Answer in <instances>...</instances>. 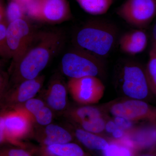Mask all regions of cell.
I'll list each match as a JSON object with an SVG mask.
<instances>
[{
  "mask_svg": "<svg viewBox=\"0 0 156 156\" xmlns=\"http://www.w3.org/2000/svg\"><path fill=\"white\" fill-rule=\"evenodd\" d=\"M64 32L58 29L37 31L21 59L12 68L9 88L40 76L65 42Z\"/></svg>",
  "mask_w": 156,
  "mask_h": 156,
  "instance_id": "6da1fadb",
  "label": "cell"
},
{
  "mask_svg": "<svg viewBox=\"0 0 156 156\" xmlns=\"http://www.w3.org/2000/svg\"><path fill=\"white\" fill-rule=\"evenodd\" d=\"M117 28L105 21L93 20L85 23L75 34L76 48L102 58L108 55L115 44Z\"/></svg>",
  "mask_w": 156,
  "mask_h": 156,
  "instance_id": "7a4b0ae2",
  "label": "cell"
},
{
  "mask_svg": "<svg viewBox=\"0 0 156 156\" xmlns=\"http://www.w3.org/2000/svg\"><path fill=\"white\" fill-rule=\"evenodd\" d=\"M61 67L62 73L70 79L97 77L103 70V62L100 58L77 48L63 55Z\"/></svg>",
  "mask_w": 156,
  "mask_h": 156,
  "instance_id": "3957f363",
  "label": "cell"
},
{
  "mask_svg": "<svg viewBox=\"0 0 156 156\" xmlns=\"http://www.w3.org/2000/svg\"><path fill=\"white\" fill-rule=\"evenodd\" d=\"M33 119L21 107L5 110L0 118V141L15 142L29 135L33 129Z\"/></svg>",
  "mask_w": 156,
  "mask_h": 156,
  "instance_id": "277c9868",
  "label": "cell"
},
{
  "mask_svg": "<svg viewBox=\"0 0 156 156\" xmlns=\"http://www.w3.org/2000/svg\"><path fill=\"white\" fill-rule=\"evenodd\" d=\"M37 31L27 18L17 20L9 23L7 38L8 46L12 55L11 68L23 56Z\"/></svg>",
  "mask_w": 156,
  "mask_h": 156,
  "instance_id": "5b68a950",
  "label": "cell"
},
{
  "mask_svg": "<svg viewBox=\"0 0 156 156\" xmlns=\"http://www.w3.org/2000/svg\"><path fill=\"white\" fill-rule=\"evenodd\" d=\"M67 89L73 100L83 105L97 103L102 98L105 87L102 81L95 76L70 79Z\"/></svg>",
  "mask_w": 156,
  "mask_h": 156,
  "instance_id": "8992f818",
  "label": "cell"
},
{
  "mask_svg": "<svg viewBox=\"0 0 156 156\" xmlns=\"http://www.w3.org/2000/svg\"><path fill=\"white\" fill-rule=\"evenodd\" d=\"M117 14L128 24L142 28L148 25L156 15L155 0H126Z\"/></svg>",
  "mask_w": 156,
  "mask_h": 156,
  "instance_id": "52a82bcc",
  "label": "cell"
},
{
  "mask_svg": "<svg viewBox=\"0 0 156 156\" xmlns=\"http://www.w3.org/2000/svg\"><path fill=\"white\" fill-rule=\"evenodd\" d=\"M122 89L123 93L131 99L143 100L151 92L145 69L139 65L129 62L122 71Z\"/></svg>",
  "mask_w": 156,
  "mask_h": 156,
  "instance_id": "ba28073f",
  "label": "cell"
},
{
  "mask_svg": "<svg viewBox=\"0 0 156 156\" xmlns=\"http://www.w3.org/2000/svg\"><path fill=\"white\" fill-rule=\"evenodd\" d=\"M114 116L123 117L133 122L143 121L156 126V107L143 100L131 99L113 102L109 105Z\"/></svg>",
  "mask_w": 156,
  "mask_h": 156,
  "instance_id": "9c48e42d",
  "label": "cell"
},
{
  "mask_svg": "<svg viewBox=\"0 0 156 156\" xmlns=\"http://www.w3.org/2000/svg\"><path fill=\"white\" fill-rule=\"evenodd\" d=\"M44 81V76L40 75L8 88L1 95L4 109L18 107L34 98L42 88Z\"/></svg>",
  "mask_w": 156,
  "mask_h": 156,
  "instance_id": "30bf717a",
  "label": "cell"
},
{
  "mask_svg": "<svg viewBox=\"0 0 156 156\" xmlns=\"http://www.w3.org/2000/svg\"><path fill=\"white\" fill-rule=\"evenodd\" d=\"M39 21L49 24H58L72 17L68 0H40Z\"/></svg>",
  "mask_w": 156,
  "mask_h": 156,
  "instance_id": "8fae6325",
  "label": "cell"
},
{
  "mask_svg": "<svg viewBox=\"0 0 156 156\" xmlns=\"http://www.w3.org/2000/svg\"><path fill=\"white\" fill-rule=\"evenodd\" d=\"M126 137L137 150L156 149V126L148 123L147 125L133 128L127 132Z\"/></svg>",
  "mask_w": 156,
  "mask_h": 156,
  "instance_id": "7c38bea8",
  "label": "cell"
},
{
  "mask_svg": "<svg viewBox=\"0 0 156 156\" xmlns=\"http://www.w3.org/2000/svg\"><path fill=\"white\" fill-rule=\"evenodd\" d=\"M67 88L61 79H53L45 93L46 104L52 110L64 111L67 105Z\"/></svg>",
  "mask_w": 156,
  "mask_h": 156,
  "instance_id": "4fadbf2b",
  "label": "cell"
},
{
  "mask_svg": "<svg viewBox=\"0 0 156 156\" xmlns=\"http://www.w3.org/2000/svg\"><path fill=\"white\" fill-rule=\"evenodd\" d=\"M147 44V36L144 31L140 30L124 34L119 41L121 50L131 55L142 53L145 50Z\"/></svg>",
  "mask_w": 156,
  "mask_h": 156,
  "instance_id": "5bb4252c",
  "label": "cell"
},
{
  "mask_svg": "<svg viewBox=\"0 0 156 156\" xmlns=\"http://www.w3.org/2000/svg\"><path fill=\"white\" fill-rule=\"evenodd\" d=\"M18 107L22 108L25 110L33 118L34 122L39 125L47 126L52 122V110L40 99L32 98Z\"/></svg>",
  "mask_w": 156,
  "mask_h": 156,
  "instance_id": "9a60e30c",
  "label": "cell"
},
{
  "mask_svg": "<svg viewBox=\"0 0 156 156\" xmlns=\"http://www.w3.org/2000/svg\"><path fill=\"white\" fill-rule=\"evenodd\" d=\"M45 126L42 142L46 146L68 143L72 140V134L61 126L51 124Z\"/></svg>",
  "mask_w": 156,
  "mask_h": 156,
  "instance_id": "2e32d148",
  "label": "cell"
},
{
  "mask_svg": "<svg viewBox=\"0 0 156 156\" xmlns=\"http://www.w3.org/2000/svg\"><path fill=\"white\" fill-rule=\"evenodd\" d=\"M74 133L78 140L90 149L103 151L106 149L109 144V142L102 136L82 128L76 129Z\"/></svg>",
  "mask_w": 156,
  "mask_h": 156,
  "instance_id": "e0dca14e",
  "label": "cell"
},
{
  "mask_svg": "<svg viewBox=\"0 0 156 156\" xmlns=\"http://www.w3.org/2000/svg\"><path fill=\"white\" fill-rule=\"evenodd\" d=\"M66 115L74 122L80 124L103 117V112L99 107L85 105L70 110Z\"/></svg>",
  "mask_w": 156,
  "mask_h": 156,
  "instance_id": "ac0fdd59",
  "label": "cell"
},
{
  "mask_svg": "<svg viewBox=\"0 0 156 156\" xmlns=\"http://www.w3.org/2000/svg\"><path fill=\"white\" fill-rule=\"evenodd\" d=\"M47 152L55 156H89L76 144L68 143L47 147Z\"/></svg>",
  "mask_w": 156,
  "mask_h": 156,
  "instance_id": "d6986e66",
  "label": "cell"
},
{
  "mask_svg": "<svg viewBox=\"0 0 156 156\" xmlns=\"http://www.w3.org/2000/svg\"><path fill=\"white\" fill-rule=\"evenodd\" d=\"M85 12L93 15L105 14L110 8L113 0H76Z\"/></svg>",
  "mask_w": 156,
  "mask_h": 156,
  "instance_id": "ffe728a7",
  "label": "cell"
},
{
  "mask_svg": "<svg viewBox=\"0 0 156 156\" xmlns=\"http://www.w3.org/2000/svg\"><path fill=\"white\" fill-rule=\"evenodd\" d=\"M146 76L151 92L156 97V47L152 46L145 69Z\"/></svg>",
  "mask_w": 156,
  "mask_h": 156,
  "instance_id": "44dd1931",
  "label": "cell"
},
{
  "mask_svg": "<svg viewBox=\"0 0 156 156\" xmlns=\"http://www.w3.org/2000/svg\"><path fill=\"white\" fill-rule=\"evenodd\" d=\"M25 5L18 0H11L6 7V16L9 24L17 20L26 19Z\"/></svg>",
  "mask_w": 156,
  "mask_h": 156,
  "instance_id": "7402d4cb",
  "label": "cell"
},
{
  "mask_svg": "<svg viewBox=\"0 0 156 156\" xmlns=\"http://www.w3.org/2000/svg\"><path fill=\"white\" fill-rule=\"evenodd\" d=\"M9 23L7 18L0 20V55L5 58H12L7 42V34Z\"/></svg>",
  "mask_w": 156,
  "mask_h": 156,
  "instance_id": "603a6c76",
  "label": "cell"
},
{
  "mask_svg": "<svg viewBox=\"0 0 156 156\" xmlns=\"http://www.w3.org/2000/svg\"><path fill=\"white\" fill-rule=\"evenodd\" d=\"M106 123V120L105 119L104 117H102L89 122L80 123L79 125L82 129L98 134L105 131Z\"/></svg>",
  "mask_w": 156,
  "mask_h": 156,
  "instance_id": "cb8c5ba5",
  "label": "cell"
},
{
  "mask_svg": "<svg viewBox=\"0 0 156 156\" xmlns=\"http://www.w3.org/2000/svg\"><path fill=\"white\" fill-rule=\"evenodd\" d=\"M114 121L118 128L125 130L126 132L130 131L134 127V122L122 117L115 116Z\"/></svg>",
  "mask_w": 156,
  "mask_h": 156,
  "instance_id": "d4e9b609",
  "label": "cell"
},
{
  "mask_svg": "<svg viewBox=\"0 0 156 156\" xmlns=\"http://www.w3.org/2000/svg\"><path fill=\"white\" fill-rule=\"evenodd\" d=\"M120 146L119 140H112L110 141L108 146L106 149L102 151L103 156H117Z\"/></svg>",
  "mask_w": 156,
  "mask_h": 156,
  "instance_id": "484cf974",
  "label": "cell"
},
{
  "mask_svg": "<svg viewBox=\"0 0 156 156\" xmlns=\"http://www.w3.org/2000/svg\"><path fill=\"white\" fill-rule=\"evenodd\" d=\"M1 156H31L26 151L21 149L12 148L3 151Z\"/></svg>",
  "mask_w": 156,
  "mask_h": 156,
  "instance_id": "4316f807",
  "label": "cell"
},
{
  "mask_svg": "<svg viewBox=\"0 0 156 156\" xmlns=\"http://www.w3.org/2000/svg\"><path fill=\"white\" fill-rule=\"evenodd\" d=\"M126 134L127 132L126 131L119 128H117L112 134L114 139L116 140L122 139L126 136Z\"/></svg>",
  "mask_w": 156,
  "mask_h": 156,
  "instance_id": "83f0119b",
  "label": "cell"
},
{
  "mask_svg": "<svg viewBox=\"0 0 156 156\" xmlns=\"http://www.w3.org/2000/svg\"><path fill=\"white\" fill-rule=\"evenodd\" d=\"M118 128V126L113 120H109L106 122L105 131H106L107 133L112 134Z\"/></svg>",
  "mask_w": 156,
  "mask_h": 156,
  "instance_id": "f1b7e54d",
  "label": "cell"
},
{
  "mask_svg": "<svg viewBox=\"0 0 156 156\" xmlns=\"http://www.w3.org/2000/svg\"><path fill=\"white\" fill-rule=\"evenodd\" d=\"M152 46L156 47V21L153 27L152 30Z\"/></svg>",
  "mask_w": 156,
  "mask_h": 156,
  "instance_id": "f546056e",
  "label": "cell"
},
{
  "mask_svg": "<svg viewBox=\"0 0 156 156\" xmlns=\"http://www.w3.org/2000/svg\"><path fill=\"white\" fill-rule=\"evenodd\" d=\"M141 156H156V149L151 151L148 154H146Z\"/></svg>",
  "mask_w": 156,
  "mask_h": 156,
  "instance_id": "4dcf8cb0",
  "label": "cell"
},
{
  "mask_svg": "<svg viewBox=\"0 0 156 156\" xmlns=\"http://www.w3.org/2000/svg\"><path fill=\"white\" fill-rule=\"evenodd\" d=\"M18 1H20L21 2L23 3L24 5H26L27 3H28L30 1V0H18Z\"/></svg>",
  "mask_w": 156,
  "mask_h": 156,
  "instance_id": "1f68e13d",
  "label": "cell"
},
{
  "mask_svg": "<svg viewBox=\"0 0 156 156\" xmlns=\"http://www.w3.org/2000/svg\"><path fill=\"white\" fill-rule=\"evenodd\" d=\"M48 155H49V156H55L54 155H53L51 154L48 153Z\"/></svg>",
  "mask_w": 156,
  "mask_h": 156,
  "instance_id": "d6a6232c",
  "label": "cell"
},
{
  "mask_svg": "<svg viewBox=\"0 0 156 156\" xmlns=\"http://www.w3.org/2000/svg\"><path fill=\"white\" fill-rule=\"evenodd\" d=\"M155 1H156V0H155Z\"/></svg>",
  "mask_w": 156,
  "mask_h": 156,
  "instance_id": "836d02e7",
  "label": "cell"
}]
</instances>
